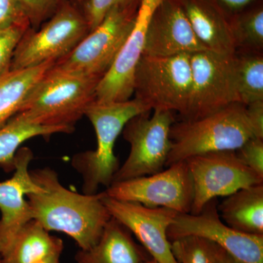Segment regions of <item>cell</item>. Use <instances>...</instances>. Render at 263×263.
Instances as JSON below:
<instances>
[{
    "label": "cell",
    "mask_w": 263,
    "mask_h": 263,
    "mask_svg": "<svg viewBox=\"0 0 263 263\" xmlns=\"http://www.w3.org/2000/svg\"><path fill=\"white\" fill-rule=\"evenodd\" d=\"M30 175L43 189L27 195L32 219L48 232L68 235L80 249L93 247L112 217L103 202L104 192L88 195L71 191L49 167L33 170Z\"/></svg>",
    "instance_id": "obj_1"
},
{
    "label": "cell",
    "mask_w": 263,
    "mask_h": 263,
    "mask_svg": "<svg viewBox=\"0 0 263 263\" xmlns=\"http://www.w3.org/2000/svg\"><path fill=\"white\" fill-rule=\"evenodd\" d=\"M100 81L96 78L53 67L33 88L11 119L34 125L62 127L72 133L86 108L95 101Z\"/></svg>",
    "instance_id": "obj_2"
},
{
    "label": "cell",
    "mask_w": 263,
    "mask_h": 263,
    "mask_svg": "<svg viewBox=\"0 0 263 263\" xmlns=\"http://www.w3.org/2000/svg\"><path fill=\"white\" fill-rule=\"evenodd\" d=\"M151 110L135 98L114 103L94 101L86 108L85 116L94 127L97 148L77 154L71 162L82 177L83 193H98L100 186L108 188L113 183L120 167L114 153L118 137L132 118Z\"/></svg>",
    "instance_id": "obj_3"
},
{
    "label": "cell",
    "mask_w": 263,
    "mask_h": 263,
    "mask_svg": "<svg viewBox=\"0 0 263 263\" xmlns=\"http://www.w3.org/2000/svg\"><path fill=\"white\" fill-rule=\"evenodd\" d=\"M254 137L246 105L241 103L231 104L198 119H182L171 128L166 166L209 152L236 151Z\"/></svg>",
    "instance_id": "obj_4"
},
{
    "label": "cell",
    "mask_w": 263,
    "mask_h": 263,
    "mask_svg": "<svg viewBox=\"0 0 263 263\" xmlns=\"http://www.w3.org/2000/svg\"><path fill=\"white\" fill-rule=\"evenodd\" d=\"M190 54L158 57L142 55L134 79L135 99L150 110L186 115L192 91Z\"/></svg>",
    "instance_id": "obj_5"
},
{
    "label": "cell",
    "mask_w": 263,
    "mask_h": 263,
    "mask_svg": "<svg viewBox=\"0 0 263 263\" xmlns=\"http://www.w3.org/2000/svg\"><path fill=\"white\" fill-rule=\"evenodd\" d=\"M90 31L83 12L63 1L41 28H29L17 44L10 70L27 68L67 56Z\"/></svg>",
    "instance_id": "obj_6"
},
{
    "label": "cell",
    "mask_w": 263,
    "mask_h": 263,
    "mask_svg": "<svg viewBox=\"0 0 263 263\" xmlns=\"http://www.w3.org/2000/svg\"><path fill=\"white\" fill-rule=\"evenodd\" d=\"M138 9L110 10L70 53L57 60L54 68L101 80L130 34Z\"/></svg>",
    "instance_id": "obj_7"
},
{
    "label": "cell",
    "mask_w": 263,
    "mask_h": 263,
    "mask_svg": "<svg viewBox=\"0 0 263 263\" xmlns=\"http://www.w3.org/2000/svg\"><path fill=\"white\" fill-rule=\"evenodd\" d=\"M149 112L132 118L124 126L123 138L130 151L113 183L157 174L165 167L171 148V128L176 122L174 112L155 110L152 116Z\"/></svg>",
    "instance_id": "obj_8"
},
{
    "label": "cell",
    "mask_w": 263,
    "mask_h": 263,
    "mask_svg": "<svg viewBox=\"0 0 263 263\" xmlns=\"http://www.w3.org/2000/svg\"><path fill=\"white\" fill-rule=\"evenodd\" d=\"M192 91L185 120L205 117L233 103H240L238 62L235 54L203 51L190 54Z\"/></svg>",
    "instance_id": "obj_9"
},
{
    "label": "cell",
    "mask_w": 263,
    "mask_h": 263,
    "mask_svg": "<svg viewBox=\"0 0 263 263\" xmlns=\"http://www.w3.org/2000/svg\"><path fill=\"white\" fill-rule=\"evenodd\" d=\"M193 186L191 214H199L211 200L240 189L263 183V177L246 166L235 151H219L186 159Z\"/></svg>",
    "instance_id": "obj_10"
},
{
    "label": "cell",
    "mask_w": 263,
    "mask_h": 263,
    "mask_svg": "<svg viewBox=\"0 0 263 263\" xmlns=\"http://www.w3.org/2000/svg\"><path fill=\"white\" fill-rule=\"evenodd\" d=\"M167 167L157 174L111 183L104 192L117 200L167 208L179 214L191 213L193 186L186 161Z\"/></svg>",
    "instance_id": "obj_11"
},
{
    "label": "cell",
    "mask_w": 263,
    "mask_h": 263,
    "mask_svg": "<svg viewBox=\"0 0 263 263\" xmlns=\"http://www.w3.org/2000/svg\"><path fill=\"white\" fill-rule=\"evenodd\" d=\"M216 199L199 214H178L167 230L170 241L186 236L205 238L245 263H263V235L241 233L227 226L219 216Z\"/></svg>",
    "instance_id": "obj_12"
},
{
    "label": "cell",
    "mask_w": 263,
    "mask_h": 263,
    "mask_svg": "<svg viewBox=\"0 0 263 263\" xmlns=\"http://www.w3.org/2000/svg\"><path fill=\"white\" fill-rule=\"evenodd\" d=\"M104 193L103 202L110 216L136 237L152 259L159 263H178L171 250L167 230L179 213L167 208L117 200Z\"/></svg>",
    "instance_id": "obj_13"
},
{
    "label": "cell",
    "mask_w": 263,
    "mask_h": 263,
    "mask_svg": "<svg viewBox=\"0 0 263 263\" xmlns=\"http://www.w3.org/2000/svg\"><path fill=\"white\" fill-rule=\"evenodd\" d=\"M162 1L142 0L130 34L97 86L95 101L103 103L127 101L133 96L135 73L144 49L147 27Z\"/></svg>",
    "instance_id": "obj_14"
},
{
    "label": "cell",
    "mask_w": 263,
    "mask_h": 263,
    "mask_svg": "<svg viewBox=\"0 0 263 263\" xmlns=\"http://www.w3.org/2000/svg\"><path fill=\"white\" fill-rule=\"evenodd\" d=\"M32 159L30 148H19L15 154L13 176L0 182V256L8 250L20 230L32 219L27 195L43 190L31 176L29 166Z\"/></svg>",
    "instance_id": "obj_15"
},
{
    "label": "cell",
    "mask_w": 263,
    "mask_h": 263,
    "mask_svg": "<svg viewBox=\"0 0 263 263\" xmlns=\"http://www.w3.org/2000/svg\"><path fill=\"white\" fill-rule=\"evenodd\" d=\"M177 0H162L147 27L143 55L167 57L207 51Z\"/></svg>",
    "instance_id": "obj_16"
},
{
    "label": "cell",
    "mask_w": 263,
    "mask_h": 263,
    "mask_svg": "<svg viewBox=\"0 0 263 263\" xmlns=\"http://www.w3.org/2000/svg\"><path fill=\"white\" fill-rule=\"evenodd\" d=\"M195 35L209 51L232 55L236 46L230 16L213 0H177Z\"/></svg>",
    "instance_id": "obj_17"
},
{
    "label": "cell",
    "mask_w": 263,
    "mask_h": 263,
    "mask_svg": "<svg viewBox=\"0 0 263 263\" xmlns=\"http://www.w3.org/2000/svg\"><path fill=\"white\" fill-rule=\"evenodd\" d=\"M75 259L77 263H141L146 259L129 230L113 217L98 241L91 248L80 249Z\"/></svg>",
    "instance_id": "obj_18"
},
{
    "label": "cell",
    "mask_w": 263,
    "mask_h": 263,
    "mask_svg": "<svg viewBox=\"0 0 263 263\" xmlns=\"http://www.w3.org/2000/svg\"><path fill=\"white\" fill-rule=\"evenodd\" d=\"M217 209L227 226L247 234L263 235V183L228 195Z\"/></svg>",
    "instance_id": "obj_19"
},
{
    "label": "cell",
    "mask_w": 263,
    "mask_h": 263,
    "mask_svg": "<svg viewBox=\"0 0 263 263\" xmlns=\"http://www.w3.org/2000/svg\"><path fill=\"white\" fill-rule=\"evenodd\" d=\"M63 242L32 219L18 232L0 263H34L63 251Z\"/></svg>",
    "instance_id": "obj_20"
},
{
    "label": "cell",
    "mask_w": 263,
    "mask_h": 263,
    "mask_svg": "<svg viewBox=\"0 0 263 263\" xmlns=\"http://www.w3.org/2000/svg\"><path fill=\"white\" fill-rule=\"evenodd\" d=\"M57 61L18 70L0 76V128L4 127L22 108L26 98Z\"/></svg>",
    "instance_id": "obj_21"
},
{
    "label": "cell",
    "mask_w": 263,
    "mask_h": 263,
    "mask_svg": "<svg viewBox=\"0 0 263 263\" xmlns=\"http://www.w3.org/2000/svg\"><path fill=\"white\" fill-rule=\"evenodd\" d=\"M58 133H70L62 127L34 125L10 119L0 128V167L6 172L14 171L15 154L24 142L35 137H50Z\"/></svg>",
    "instance_id": "obj_22"
},
{
    "label": "cell",
    "mask_w": 263,
    "mask_h": 263,
    "mask_svg": "<svg viewBox=\"0 0 263 263\" xmlns=\"http://www.w3.org/2000/svg\"><path fill=\"white\" fill-rule=\"evenodd\" d=\"M254 4L230 15L236 53H262L263 7Z\"/></svg>",
    "instance_id": "obj_23"
},
{
    "label": "cell",
    "mask_w": 263,
    "mask_h": 263,
    "mask_svg": "<svg viewBox=\"0 0 263 263\" xmlns=\"http://www.w3.org/2000/svg\"><path fill=\"white\" fill-rule=\"evenodd\" d=\"M240 103L263 100L262 53H236Z\"/></svg>",
    "instance_id": "obj_24"
},
{
    "label": "cell",
    "mask_w": 263,
    "mask_h": 263,
    "mask_svg": "<svg viewBox=\"0 0 263 263\" xmlns=\"http://www.w3.org/2000/svg\"><path fill=\"white\" fill-rule=\"evenodd\" d=\"M171 250L178 263H216L219 246L197 236L173 240Z\"/></svg>",
    "instance_id": "obj_25"
},
{
    "label": "cell",
    "mask_w": 263,
    "mask_h": 263,
    "mask_svg": "<svg viewBox=\"0 0 263 263\" xmlns=\"http://www.w3.org/2000/svg\"><path fill=\"white\" fill-rule=\"evenodd\" d=\"M141 2L142 0H87L84 5L83 13L91 32L101 23L110 10L114 8L138 10Z\"/></svg>",
    "instance_id": "obj_26"
},
{
    "label": "cell",
    "mask_w": 263,
    "mask_h": 263,
    "mask_svg": "<svg viewBox=\"0 0 263 263\" xmlns=\"http://www.w3.org/2000/svg\"><path fill=\"white\" fill-rule=\"evenodd\" d=\"M27 17L30 28L37 29L51 18L63 0H16Z\"/></svg>",
    "instance_id": "obj_27"
},
{
    "label": "cell",
    "mask_w": 263,
    "mask_h": 263,
    "mask_svg": "<svg viewBox=\"0 0 263 263\" xmlns=\"http://www.w3.org/2000/svg\"><path fill=\"white\" fill-rule=\"evenodd\" d=\"M28 29L14 26L0 29V76L10 70L17 44Z\"/></svg>",
    "instance_id": "obj_28"
},
{
    "label": "cell",
    "mask_w": 263,
    "mask_h": 263,
    "mask_svg": "<svg viewBox=\"0 0 263 263\" xmlns=\"http://www.w3.org/2000/svg\"><path fill=\"white\" fill-rule=\"evenodd\" d=\"M235 153L246 166L263 177V139L254 137L235 151Z\"/></svg>",
    "instance_id": "obj_29"
},
{
    "label": "cell",
    "mask_w": 263,
    "mask_h": 263,
    "mask_svg": "<svg viewBox=\"0 0 263 263\" xmlns=\"http://www.w3.org/2000/svg\"><path fill=\"white\" fill-rule=\"evenodd\" d=\"M14 26L30 28L28 20L16 0H0V29Z\"/></svg>",
    "instance_id": "obj_30"
},
{
    "label": "cell",
    "mask_w": 263,
    "mask_h": 263,
    "mask_svg": "<svg viewBox=\"0 0 263 263\" xmlns=\"http://www.w3.org/2000/svg\"><path fill=\"white\" fill-rule=\"evenodd\" d=\"M246 115L254 136L263 139V100L246 105Z\"/></svg>",
    "instance_id": "obj_31"
},
{
    "label": "cell",
    "mask_w": 263,
    "mask_h": 263,
    "mask_svg": "<svg viewBox=\"0 0 263 263\" xmlns=\"http://www.w3.org/2000/svg\"><path fill=\"white\" fill-rule=\"evenodd\" d=\"M228 15H234L253 5L257 0H213Z\"/></svg>",
    "instance_id": "obj_32"
},
{
    "label": "cell",
    "mask_w": 263,
    "mask_h": 263,
    "mask_svg": "<svg viewBox=\"0 0 263 263\" xmlns=\"http://www.w3.org/2000/svg\"><path fill=\"white\" fill-rule=\"evenodd\" d=\"M216 263H245L235 258L231 254L227 252L224 249L219 247L217 254V262Z\"/></svg>",
    "instance_id": "obj_33"
},
{
    "label": "cell",
    "mask_w": 263,
    "mask_h": 263,
    "mask_svg": "<svg viewBox=\"0 0 263 263\" xmlns=\"http://www.w3.org/2000/svg\"><path fill=\"white\" fill-rule=\"evenodd\" d=\"M61 254V252L51 254V255L48 256L47 257H45V258L37 261V262L34 263H60Z\"/></svg>",
    "instance_id": "obj_34"
},
{
    "label": "cell",
    "mask_w": 263,
    "mask_h": 263,
    "mask_svg": "<svg viewBox=\"0 0 263 263\" xmlns=\"http://www.w3.org/2000/svg\"><path fill=\"white\" fill-rule=\"evenodd\" d=\"M141 263H159L157 261H156L155 259L151 258V259H145L144 261H143Z\"/></svg>",
    "instance_id": "obj_35"
},
{
    "label": "cell",
    "mask_w": 263,
    "mask_h": 263,
    "mask_svg": "<svg viewBox=\"0 0 263 263\" xmlns=\"http://www.w3.org/2000/svg\"><path fill=\"white\" fill-rule=\"evenodd\" d=\"M79 2H81V3H84V5L85 4V3H86V1H87V0H79Z\"/></svg>",
    "instance_id": "obj_36"
}]
</instances>
